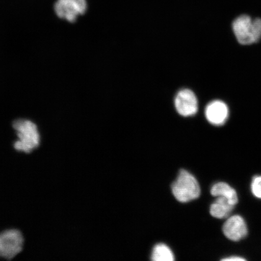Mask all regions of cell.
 Returning <instances> with one entry per match:
<instances>
[{"mask_svg":"<svg viewBox=\"0 0 261 261\" xmlns=\"http://www.w3.org/2000/svg\"><path fill=\"white\" fill-rule=\"evenodd\" d=\"M234 206L227 198L218 197L211 205L210 213L212 217L222 219L230 215Z\"/></svg>","mask_w":261,"mask_h":261,"instance_id":"9","label":"cell"},{"mask_svg":"<svg viewBox=\"0 0 261 261\" xmlns=\"http://www.w3.org/2000/svg\"><path fill=\"white\" fill-rule=\"evenodd\" d=\"M175 106L181 116H193L197 113L198 109L197 98L193 91L189 89L181 90L176 95Z\"/></svg>","mask_w":261,"mask_h":261,"instance_id":"6","label":"cell"},{"mask_svg":"<svg viewBox=\"0 0 261 261\" xmlns=\"http://www.w3.org/2000/svg\"><path fill=\"white\" fill-rule=\"evenodd\" d=\"M172 192L177 200L187 203L199 197L201 194L200 185L193 175L182 169L172 185Z\"/></svg>","mask_w":261,"mask_h":261,"instance_id":"3","label":"cell"},{"mask_svg":"<svg viewBox=\"0 0 261 261\" xmlns=\"http://www.w3.org/2000/svg\"><path fill=\"white\" fill-rule=\"evenodd\" d=\"M24 240L21 231L9 229L0 233V257L11 260L21 252Z\"/></svg>","mask_w":261,"mask_h":261,"instance_id":"4","label":"cell"},{"mask_svg":"<svg viewBox=\"0 0 261 261\" xmlns=\"http://www.w3.org/2000/svg\"><path fill=\"white\" fill-rule=\"evenodd\" d=\"M55 10L59 17L73 22L76 20L78 15L86 12V0H58Z\"/></svg>","mask_w":261,"mask_h":261,"instance_id":"5","label":"cell"},{"mask_svg":"<svg viewBox=\"0 0 261 261\" xmlns=\"http://www.w3.org/2000/svg\"><path fill=\"white\" fill-rule=\"evenodd\" d=\"M12 126L18 138L14 145L16 151L29 154L40 145V133L37 126L34 122L30 120L18 119L15 120Z\"/></svg>","mask_w":261,"mask_h":261,"instance_id":"1","label":"cell"},{"mask_svg":"<svg viewBox=\"0 0 261 261\" xmlns=\"http://www.w3.org/2000/svg\"><path fill=\"white\" fill-rule=\"evenodd\" d=\"M222 260L225 261H244L246 260V259L243 258L240 256H230V257H226V258L223 259Z\"/></svg>","mask_w":261,"mask_h":261,"instance_id":"13","label":"cell"},{"mask_svg":"<svg viewBox=\"0 0 261 261\" xmlns=\"http://www.w3.org/2000/svg\"><path fill=\"white\" fill-rule=\"evenodd\" d=\"M251 190L254 197L261 199V176H257L253 179Z\"/></svg>","mask_w":261,"mask_h":261,"instance_id":"12","label":"cell"},{"mask_svg":"<svg viewBox=\"0 0 261 261\" xmlns=\"http://www.w3.org/2000/svg\"><path fill=\"white\" fill-rule=\"evenodd\" d=\"M233 31L241 44L250 45L261 38V19H252L250 16L243 15L234 19Z\"/></svg>","mask_w":261,"mask_h":261,"instance_id":"2","label":"cell"},{"mask_svg":"<svg viewBox=\"0 0 261 261\" xmlns=\"http://www.w3.org/2000/svg\"><path fill=\"white\" fill-rule=\"evenodd\" d=\"M223 231L224 236L233 241L243 240L248 233L246 221L240 215H233L228 218L223 225Z\"/></svg>","mask_w":261,"mask_h":261,"instance_id":"7","label":"cell"},{"mask_svg":"<svg viewBox=\"0 0 261 261\" xmlns=\"http://www.w3.org/2000/svg\"><path fill=\"white\" fill-rule=\"evenodd\" d=\"M211 193L214 197L227 198L234 205L238 203V198L236 191L226 182H220L214 185L211 188Z\"/></svg>","mask_w":261,"mask_h":261,"instance_id":"10","label":"cell"},{"mask_svg":"<svg viewBox=\"0 0 261 261\" xmlns=\"http://www.w3.org/2000/svg\"><path fill=\"white\" fill-rule=\"evenodd\" d=\"M228 109L226 104L220 100L208 103L205 110V115L208 122L215 126L223 125L228 119Z\"/></svg>","mask_w":261,"mask_h":261,"instance_id":"8","label":"cell"},{"mask_svg":"<svg viewBox=\"0 0 261 261\" xmlns=\"http://www.w3.org/2000/svg\"><path fill=\"white\" fill-rule=\"evenodd\" d=\"M151 259L154 261H172L175 259L171 250L164 244H159L154 247Z\"/></svg>","mask_w":261,"mask_h":261,"instance_id":"11","label":"cell"}]
</instances>
